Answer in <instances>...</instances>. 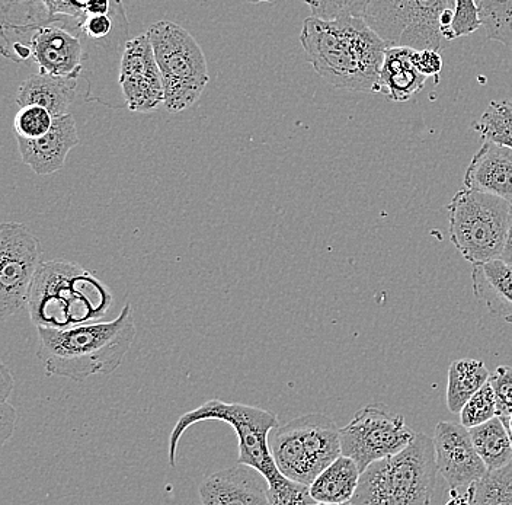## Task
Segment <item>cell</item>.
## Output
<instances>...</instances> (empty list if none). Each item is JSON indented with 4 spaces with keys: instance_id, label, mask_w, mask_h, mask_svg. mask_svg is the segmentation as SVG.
<instances>
[{
    "instance_id": "4fadbf2b",
    "label": "cell",
    "mask_w": 512,
    "mask_h": 505,
    "mask_svg": "<svg viewBox=\"0 0 512 505\" xmlns=\"http://www.w3.org/2000/svg\"><path fill=\"white\" fill-rule=\"evenodd\" d=\"M118 82L131 113H155L165 102L162 73L147 33L127 41Z\"/></svg>"
},
{
    "instance_id": "6da1fadb",
    "label": "cell",
    "mask_w": 512,
    "mask_h": 505,
    "mask_svg": "<svg viewBox=\"0 0 512 505\" xmlns=\"http://www.w3.org/2000/svg\"><path fill=\"white\" fill-rule=\"evenodd\" d=\"M300 43L307 60L334 88L379 94L387 44L366 18L304 19Z\"/></svg>"
},
{
    "instance_id": "8d00e7d4",
    "label": "cell",
    "mask_w": 512,
    "mask_h": 505,
    "mask_svg": "<svg viewBox=\"0 0 512 505\" xmlns=\"http://www.w3.org/2000/svg\"><path fill=\"white\" fill-rule=\"evenodd\" d=\"M501 420L504 421L505 427H507L508 434H510L512 441V414L510 415H502Z\"/></svg>"
},
{
    "instance_id": "7a4b0ae2",
    "label": "cell",
    "mask_w": 512,
    "mask_h": 505,
    "mask_svg": "<svg viewBox=\"0 0 512 505\" xmlns=\"http://www.w3.org/2000/svg\"><path fill=\"white\" fill-rule=\"evenodd\" d=\"M37 359L48 377L85 382L110 376L123 364L136 340L133 308L127 302L110 322H91L66 329L37 328Z\"/></svg>"
},
{
    "instance_id": "d4e9b609",
    "label": "cell",
    "mask_w": 512,
    "mask_h": 505,
    "mask_svg": "<svg viewBox=\"0 0 512 505\" xmlns=\"http://www.w3.org/2000/svg\"><path fill=\"white\" fill-rule=\"evenodd\" d=\"M472 129L480 134L483 142H494L512 149V104L491 101L482 117Z\"/></svg>"
},
{
    "instance_id": "ba28073f",
    "label": "cell",
    "mask_w": 512,
    "mask_h": 505,
    "mask_svg": "<svg viewBox=\"0 0 512 505\" xmlns=\"http://www.w3.org/2000/svg\"><path fill=\"white\" fill-rule=\"evenodd\" d=\"M341 428L325 414H307L281 425L270 436L275 465L283 475L309 485L342 455Z\"/></svg>"
},
{
    "instance_id": "3957f363",
    "label": "cell",
    "mask_w": 512,
    "mask_h": 505,
    "mask_svg": "<svg viewBox=\"0 0 512 505\" xmlns=\"http://www.w3.org/2000/svg\"><path fill=\"white\" fill-rule=\"evenodd\" d=\"M203 421H222L233 428L239 440L238 462L254 466L267 478L270 505L316 504L310 495L309 485L287 478L275 465L270 450V434L280 425L277 415L252 405L210 399L201 407L185 412L176 421L169 437V465L176 466L178 444L185 431Z\"/></svg>"
},
{
    "instance_id": "5b68a950",
    "label": "cell",
    "mask_w": 512,
    "mask_h": 505,
    "mask_svg": "<svg viewBox=\"0 0 512 505\" xmlns=\"http://www.w3.org/2000/svg\"><path fill=\"white\" fill-rule=\"evenodd\" d=\"M437 473L434 439L416 433L405 449L370 463L361 472L350 504H430Z\"/></svg>"
},
{
    "instance_id": "f546056e",
    "label": "cell",
    "mask_w": 512,
    "mask_h": 505,
    "mask_svg": "<svg viewBox=\"0 0 512 505\" xmlns=\"http://www.w3.org/2000/svg\"><path fill=\"white\" fill-rule=\"evenodd\" d=\"M313 17L338 19L345 17L364 18L371 0H303Z\"/></svg>"
},
{
    "instance_id": "83f0119b",
    "label": "cell",
    "mask_w": 512,
    "mask_h": 505,
    "mask_svg": "<svg viewBox=\"0 0 512 505\" xmlns=\"http://www.w3.org/2000/svg\"><path fill=\"white\" fill-rule=\"evenodd\" d=\"M54 115L46 108L38 105L19 107L14 118L16 139H37L50 131L54 123Z\"/></svg>"
},
{
    "instance_id": "e0dca14e",
    "label": "cell",
    "mask_w": 512,
    "mask_h": 505,
    "mask_svg": "<svg viewBox=\"0 0 512 505\" xmlns=\"http://www.w3.org/2000/svg\"><path fill=\"white\" fill-rule=\"evenodd\" d=\"M464 187L494 194L512 206V149L483 142L464 175Z\"/></svg>"
},
{
    "instance_id": "1f68e13d",
    "label": "cell",
    "mask_w": 512,
    "mask_h": 505,
    "mask_svg": "<svg viewBox=\"0 0 512 505\" xmlns=\"http://www.w3.org/2000/svg\"><path fill=\"white\" fill-rule=\"evenodd\" d=\"M489 383L494 388L499 417L512 414V367H496L489 377Z\"/></svg>"
},
{
    "instance_id": "f1b7e54d",
    "label": "cell",
    "mask_w": 512,
    "mask_h": 505,
    "mask_svg": "<svg viewBox=\"0 0 512 505\" xmlns=\"http://www.w3.org/2000/svg\"><path fill=\"white\" fill-rule=\"evenodd\" d=\"M460 423L466 428L476 427L492 420L498 415L494 388L491 383H485L469 401L464 404L460 411Z\"/></svg>"
},
{
    "instance_id": "ffe728a7",
    "label": "cell",
    "mask_w": 512,
    "mask_h": 505,
    "mask_svg": "<svg viewBox=\"0 0 512 505\" xmlns=\"http://www.w3.org/2000/svg\"><path fill=\"white\" fill-rule=\"evenodd\" d=\"M78 81L79 79L75 78L38 72L21 83L16 95V104L19 107L38 105L46 108L54 117H62L69 114L70 105L78 95Z\"/></svg>"
},
{
    "instance_id": "e575fe53",
    "label": "cell",
    "mask_w": 512,
    "mask_h": 505,
    "mask_svg": "<svg viewBox=\"0 0 512 505\" xmlns=\"http://www.w3.org/2000/svg\"><path fill=\"white\" fill-rule=\"evenodd\" d=\"M12 391H14V375L2 361V366H0V402L8 401Z\"/></svg>"
},
{
    "instance_id": "d6a6232c",
    "label": "cell",
    "mask_w": 512,
    "mask_h": 505,
    "mask_svg": "<svg viewBox=\"0 0 512 505\" xmlns=\"http://www.w3.org/2000/svg\"><path fill=\"white\" fill-rule=\"evenodd\" d=\"M415 65L418 67L422 75L434 76L435 85L440 83V73L443 70L444 60L440 51L437 50H416Z\"/></svg>"
},
{
    "instance_id": "30bf717a",
    "label": "cell",
    "mask_w": 512,
    "mask_h": 505,
    "mask_svg": "<svg viewBox=\"0 0 512 505\" xmlns=\"http://www.w3.org/2000/svg\"><path fill=\"white\" fill-rule=\"evenodd\" d=\"M2 54L16 63L34 60L48 75L79 79L83 73L82 40L62 15L31 30H2Z\"/></svg>"
},
{
    "instance_id": "484cf974",
    "label": "cell",
    "mask_w": 512,
    "mask_h": 505,
    "mask_svg": "<svg viewBox=\"0 0 512 505\" xmlns=\"http://www.w3.org/2000/svg\"><path fill=\"white\" fill-rule=\"evenodd\" d=\"M486 37L512 47V0H476Z\"/></svg>"
},
{
    "instance_id": "4dcf8cb0",
    "label": "cell",
    "mask_w": 512,
    "mask_h": 505,
    "mask_svg": "<svg viewBox=\"0 0 512 505\" xmlns=\"http://www.w3.org/2000/svg\"><path fill=\"white\" fill-rule=\"evenodd\" d=\"M483 27L476 0H454V40L476 33Z\"/></svg>"
},
{
    "instance_id": "836d02e7",
    "label": "cell",
    "mask_w": 512,
    "mask_h": 505,
    "mask_svg": "<svg viewBox=\"0 0 512 505\" xmlns=\"http://www.w3.org/2000/svg\"><path fill=\"white\" fill-rule=\"evenodd\" d=\"M16 421H18V411L14 405L8 401L0 402V437H2V446H5L14 436Z\"/></svg>"
},
{
    "instance_id": "9a60e30c",
    "label": "cell",
    "mask_w": 512,
    "mask_h": 505,
    "mask_svg": "<svg viewBox=\"0 0 512 505\" xmlns=\"http://www.w3.org/2000/svg\"><path fill=\"white\" fill-rule=\"evenodd\" d=\"M203 505H265L268 481L254 466L239 463L213 473L198 488Z\"/></svg>"
},
{
    "instance_id": "7c38bea8",
    "label": "cell",
    "mask_w": 512,
    "mask_h": 505,
    "mask_svg": "<svg viewBox=\"0 0 512 505\" xmlns=\"http://www.w3.org/2000/svg\"><path fill=\"white\" fill-rule=\"evenodd\" d=\"M339 433L342 455L351 457L361 472L370 463L405 449L416 436L402 415L393 414L380 404L358 409L350 424Z\"/></svg>"
},
{
    "instance_id": "52a82bcc",
    "label": "cell",
    "mask_w": 512,
    "mask_h": 505,
    "mask_svg": "<svg viewBox=\"0 0 512 505\" xmlns=\"http://www.w3.org/2000/svg\"><path fill=\"white\" fill-rule=\"evenodd\" d=\"M156 62L162 73L165 102L172 114L191 108L210 82L204 51L198 41L181 25L159 21L147 30Z\"/></svg>"
},
{
    "instance_id": "2e32d148",
    "label": "cell",
    "mask_w": 512,
    "mask_h": 505,
    "mask_svg": "<svg viewBox=\"0 0 512 505\" xmlns=\"http://www.w3.org/2000/svg\"><path fill=\"white\" fill-rule=\"evenodd\" d=\"M18 140L22 162L41 177L63 169L69 153L79 145V133L72 114L54 118L53 127L37 139Z\"/></svg>"
},
{
    "instance_id": "74e56055",
    "label": "cell",
    "mask_w": 512,
    "mask_h": 505,
    "mask_svg": "<svg viewBox=\"0 0 512 505\" xmlns=\"http://www.w3.org/2000/svg\"><path fill=\"white\" fill-rule=\"evenodd\" d=\"M246 2L254 3V5H258V3H272L274 0H246Z\"/></svg>"
},
{
    "instance_id": "44dd1931",
    "label": "cell",
    "mask_w": 512,
    "mask_h": 505,
    "mask_svg": "<svg viewBox=\"0 0 512 505\" xmlns=\"http://www.w3.org/2000/svg\"><path fill=\"white\" fill-rule=\"evenodd\" d=\"M473 292L494 315L512 324V265L501 258L473 265Z\"/></svg>"
},
{
    "instance_id": "603a6c76",
    "label": "cell",
    "mask_w": 512,
    "mask_h": 505,
    "mask_svg": "<svg viewBox=\"0 0 512 505\" xmlns=\"http://www.w3.org/2000/svg\"><path fill=\"white\" fill-rule=\"evenodd\" d=\"M491 373L485 363L479 360L462 359L453 361L448 369L446 401L451 414H460L464 404L489 382Z\"/></svg>"
},
{
    "instance_id": "d6986e66",
    "label": "cell",
    "mask_w": 512,
    "mask_h": 505,
    "mask_svg": "<svg viewBox=\"0 0 512 505\" xmlns=\"http://www.w3.org/2000/svg\"><path fill=\"white\" fill-rule=\"evenodd\" d=\"M415 49L387 47L380 72L379 94L393 102L409 101L425 88L427 76L415 65Z\"/></svg>"
},
{
    "instance_id": "4316f807",
    "label": "cell",
    "mask_w": 512,
    "mask_h": 505,
    "mask_svg": "<svg viewBox=\"0 0 512 505\" xmlns=\"http://www.w3.org/2000/svg\"><path fill=\"white\" fill-rule=\"evenodd\" d=\"M472 504L512 505V460L473 485Z\"/></svg>"
},
{
    "instance_id": "9c48e42d",
    "label": "cell",
    "mask_w": 512,
    "mask_h": 505,
    "mask_svg": "<svg viewBox=\"0 0 512 505\" xmlns=\"http://www.w3.org/2000/svg\"><path fill=\"white\" fill-rule=\"evenodd\" d=\"M454 0H371L366 21L387 47L443 49L441 17Z\"/></svg>"
},
{
    "instance_id": "d590c367",
    "label": "cell",
    "mask_w": 512,
    "mask_h": 505,
    "mask_svg": "<svg viewBox=\"0 0 512 505\" xmlns=\"http://www.w3.org/2000/svg\"><path fill=\"white\" fill-rule=\"evenodd\" d=\"M501 260L512 265V216L510 230H508L507 241H505L504 251H502Z\"/></svg>"
},
{
    "instance_id": "277c9868",
    "label": "cell",
    "mask_w": 512,
    "mask_h": 505,
    "mask_svg": "<svg viewBox=\"0 0 512 505\" xmlns=\"http://www.w3.org/2000/svg\"><path fill=\"white\" fill-rule=\"evenodd\" d=\"M110 287L95 273L67 260L43 261L32 284L28 313L37 328L66 329L105 318Z\"/></svg>"
},
{
    "instance_id": "8fae6325",
    "label": "cell",
    "mask_w": 512,
    "mask_h": 505,
    "mask_svg": "<svg viewBox=\"0 0 512 505\" xmlns=\"http://www.w3.org/2000/svg\"><path fill=\"white\" fill-rule=\"evenodd\" d=\"M43 246L24 223L0 226V319L27 308L32 284L43 264Z\"/></svg>"
},
{
    "instance_id": "cb8c5ba5",
    "label": "cell",
    "mask_w": 512,
    "mask_h": 505,
    "mask_svg": "<svg viewBox=\"0 0 512 505\" xmlns=\"http://www.w3.org/2000/svg\"><path fill=\"white\" fill-rule=\"evenodd\" d=\"M469 433L488 471L502 468L511 462V437L499 415L486 423L469 428Z\"/></svg>"
},
{
    "instance_id": "5bb4252c",
    "label": "cell",
    "mask_w": 512,
    "mask_h": 505,
    "mask_svg": "<svg viewBox=\"0 0 512 505\" xmlns=\"http://www.w3.org/2000/svg\"><path fill=\"white\" fill-rule=\"evenodd\" d=\"M434 447L438 472L451 489L472 487L488 473L469 428L462 423L440 421L434 431Z\"/></svg>"
},
{
    "instance_id": "8992f818",
    "label": "cell",
    "mask_w": 512,
    "mask_h": 505,
    "mask_svg": "<svg viewBox=\"0 0 512 505\" xmlns=\"http://www.w3.org/2000/svg\"><path fill=\"white\" fill-rule=\"evenodd\" d=\"M450 239L464 260L482 264L501 258L512 206L504 198L463 187L447 206Z\"/></svg>"
},
{
    "instance_id": "7402d4cb",
    "label": "cell",
    "mask_w": 512,
    "mask_h": 505,
    "mask_svg": "<svg viewBox=\"0 0 512 505\" xmlns=\"http://www.w3.org/2000/svg\"><path fill=\"white\" fill-rule=\"evenodd\" d=\"M361 471L351 457L341 455L310 484L316 504H350L360 485Z\"/></svg>"
},
{
    "instance_id": "ac0fdd59",
    "label": "cell",
    "mask_w": 512,
    "mask_h": 505,
    "mask_svg": "<svg viewBox=\"0 0 512 505\" xmlns=\"http://www.w3.org/2000/svg\"><path fill=\"white\" fill-rule=\"evenodd\" d=\"M88 0H0L2 30H31L57 15L79 18Z\"/></svg>"
}]
</instances>
